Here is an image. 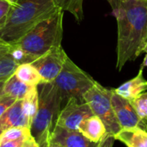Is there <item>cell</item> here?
<instances>
[{
    "instance_id": "1",
    "label": "cell",
    "mask_w": 147,
    "mask_h": 147,
    "mask_svg": "<svg viewBox=\"0 0 147 147\" xmlns=\"http://www.w3.org/2000/svg\"><path fill=\"white\" fill-rule=\"evenodd\" d=\"M117 22L116 68L135 60L147 45V0H126L112 11Z\"/></svg>"
},
{
    "instance_id": "2",
    "label": "cell",
    "mask_w": 147,
    "mask_h": 147,
    "mask_svg": "<svg viewBox=\"0 0 147 147\" xmlns=\"http://www.w3.org/2000/svg\"><path fill=\"white\" fill-rule=\"evenodd\" d=\"M59 9L54 0H16L6 24L0 29V38L14 43Z\"/></svg>"
},
{
    "instance_id": "3",
    "label": "cell",
    "mask_w": 147,
    "mask_h": 147,
    "mask_svg": "<svg viewBox=\"0 0 147 147\" xmlns=\"http://www.w3.org/2000/svg\"><path fill=\"white\" fill-rule=\"evenodd\" d=\"M64 11L59 9L51 16L39 22L17 41L12 43L20 47L34 61L60 47L63 38ZM32 62V63H33Z\"/></svg>"
},
{
    "instance_id": "4",
    "label": "cell",
    "mask_w": 147,
    "mask_h": 147,
    "mask_svg": "<svg viewBox=\"0 0 147 147\" xmlns=\"http://www.w3.org/2000/svg\"><path fill=\"white\" fill-rule=\"evenodd\" d=\"M39 106L30 127V134L39 147H49L51 134L63 106L60 93L52 83L38 85Z\"/></svg>"
},
{
    "instance_id": "5",
    "label": "cell",
    "mask_w": 147,
    "mask_h": 147,
    "mask_svg": "<svg viewBox=\"0 0 147 147\" xmlns=\"http://www.w3.org/2000/svg\"><path fill=\"white\" fill-rule=\"evenodd\" d=\"M96 82L90 74L78 67L67 57L61 71L53 83L60 93L63 104H65L71 98H76L84 102V94Z\"/></svg>"
},
{
    "instance_id": "6",
    "label": "cell",
    "mask_w": 147,
    "mask_h": 147,
    "mask_svg": "<svg viewBox=\"0 0 147 147\" xmlns=\"http://www.w3.org/2000/svg\"><path fill=\"white\" fill-rule=\"evenodd\" d=\"M113 89H108L98 82L84 94V101L88 103L93 114L98 116L104 123L108 135L114 136L121 129L115 117L112 105Z\"/></svg>"
},
{
    "instance_id": "7",
    "label": "cell",
    "mask_w": 147,
    "mask_h": 147,
    "mask_svg": "<svg viewBox=\"0 0 147 147\" xmlns=\"http://www.w3.org/2000/svg\"><path fill=\"white\" fill-rule=\"evenodd\" d=\"M92 115L94 114L88 103L79 102L76 98H71L61 109L55 126L78 131L81 122Z\"/></svg>"
},
{
    "instance_id": "8",
    "label": "cell",
    "mask_w": 147,
    "mask_h": 147,
    "mask_svg": "<svg viewBox=\"0 0 147 147\" xmlns=\"http://www.w3.org/2000/svg\"><path fill=\"white\" fill-rule=\"evenodd\" d=\"M67 57L60 46L47 52L31 64L39 71L43 83H52L61 71Z\"/></svg>"
},
{
    "instance_id": "9",
    "label": "cell",
    "mask_w": 147,
    "mask_h": 147,
    "mask_svg": "<svg viewBox=\"0 0 147 147\" xmlns=\"http://www.w3.org/2000/svg\"><path fill=\"white\" fill-rule=\"evenodd\" d=\"M111 101L115 117L121 129L135 127L147 129V126L143 124L130 100L119 96L113 89Z\"/></svg>"
},
{
    "instance_id": "10",
    "label": "cell",
    "mask_w": 147,
    "mask_h": 147,
    "mask_svg": "<svg viewBox=\"0 0 147 147\" xmlns=\"http://www.w3.org/2000/svg\"><path fill=\"white\" fill-rule=\"evenodd\" d=\"M50 142L62 147H98L99 143H94L84 136L79 131L69 130L55 126L51 134Z\"/></svg>"
},
{
    "instance_id": "11",
    "label": "cell",
    "mask_w": 147,
    "mask_h": 147,
    "mask_svg": "<svg viewBox=\"0 0 147 147\" xmlns=\"http://www.w3.org/2000/svg\"><path fill=\"white\" fill-rule=\"evenodd\" d=\"M11 127H28V121L22 112V100H17L0 116V135Z\"/></svg>"
},
{
    "instance_id": "12",
    "label": "cell",
    "mask_w": 147,
    "mask_h": 147,
    "mask_svg": "<svg viewBox=\"0 0 147 147\" xmlns=\"http://www.w3.org/2000/svg\"><path fill=\"white\" fill-rule=\"evenodd\" d=\"M142 68H140L138 74L132 79L125 82L114 91L119 96L133 101L138 97L140 94L147 91V80L144 78Z\"/></svg>"
},
{
    "instance_id": "13",
    "label": "cell",
    "mask_w": 147,
    "mask_h": 147,
    "mask_svg": "<svg viewBox=\"0 0 147 147\" xmlns=\"http://www.w3.org/2000/svg\"><path fill=\"white\" fill-rule=\"evenodd\" d=\"M78 131L94 143H100L108 135L104 123L95 115L83 121L79 125Z\"/></svg>"
},
{
    "instance_id": "14",
    "label": "cell",
    "mask_w": 147,
    "mask_h": 147,
    "mask_svg": "<svg viewBox=\"0 0 147 147\" xmlns=\"http://www.w3.org/2000/svg\"><path fill=\"white\" fill-rule=\"evenodd\" d=\"M114 138L127 147H147V129L146 128L121 129L114 135Z\"/></svg>"
},
{
    "instance_id": "15",
    "label": "cell",
    "mask_w": 147,
    "mask_h": 147,
    "mask_svg": "<svg viewBox=\"0 0 147 147\" xmlns=\"http://www.w3.org/2000/svg\"><path fill=\"white\" fill-rule=\"evenodd\" d=\"M9 43L2 40H0V82H5L13 75L19 65L11 58L9 53Z\"/></svg>"
},
{
    "instance_id": "16",
    "label": "cell",
    "mask_w": 147,
    "mask_h": 147,
    "mask_svg": "<svg viewBox=\"0 0 147 147\" xmlns=\"http://www.w3.org/2000/svg\"><path fill=\"white\" fill-rule=\"evenodd\" d=\"M32 87L21 81L13 74L4 82L2 95L10 96L16 100H22Z\"/></svg>"
},
{
    "instance_id": "17",
    "label": "cell",
    "mask_w": 147,
    "mask_h": 147,
    "mask_svg": "<svg viewBox=\"0 0 147 147\" xmlns=\"http://www.w3.org/2000/svg\"><path fill=\"white\" fill-rule=\"evenodd\" d=\"M22 112L28 121L29 127L35 117L39 106V92L38 86H33L25 97L22 100Z\"/></svg>"
},
{
    "instance_id": "18",
    "label": "cell",
    "mask_w": 147,
    "mask_h": 147,
    "mask_svg": "<svg viewBox=\"0 0 147 147\" xmlns=\"http://www.w3.org/2000/svg\"><path fill=\"white\" fill-rule=\"evenodd\" d=\"M21 81L30 85V86H38L42 84V78L35 68L30 63L21 64L17 66L14 73Z\"/></svg>"
},
{
    "instance_id": "19",
    "label": "cell",
    "mask_w": 147,
    "mask_h": 147,
    "mask_svg": "<svg viewBox=\"0 0 147 147\" xmlns=\"http://www.w3.org/2000/svg\"><path fill=\"white\" fill-rule=\"evenodd\" d=\"M56 5L63 11L70 12L78 22L84 18V0H54Z\"/></svg>"
},
{
    "instance_id": "20",
    "label": "cell",
    "mask_w": 147,
    "mask_h": 147,
    "mask_svg": "<svg viewBox=\"0 0 147 147\" xmlns=\"http://www.w3.org/2000/svg\"><path fill=\"white\" fill-rule=\"evenodd\" d=\"M30 135V129L28 127H11L5 130L0 135V143L25 139Z\"/></svg>"
},
{
    "instance_id": "21",
    "label": "cell",
    "mask_w": 147,
    "mask_h": 147,
    "mask_svg": "<svg viewBox=\"0 0 147 147\" xmlns=\"http://www.w3.org/2000/svg\"><path fill=\"white\" fill-rule=\"evenodd\" d=\"M143 124L147 126V91L131 101Z\"/></svg>"
},
{
    "instance_id": "22",
    "label": "cell",
    "mask_w": 147,
    "mask_h": 147,
    "mask_svg": "<svg viewBox=\"0 0 147 147\" xmlns=\"http://www.w3.org/2000/svg\"><path fill=\"white\" fill-rule=\"evenodd\" d=\"M9 53L11 56V58L15 60L16 63L18 65L25 64V63H32L33 60L31 58L17 45L9 43Z\"/></svg>"
},
{
    "instance_id": "23",
    "label": "cell",
    "mask_w": 147,
    "mask_h": 147,
    "mask_svg": "<svg viewBox=\"0 0 147 147\" xmlns=\"http://www.w3.org/2000/svg\"><path fill=\"white\" fill-rule=\"evenodd\" d=\"M16 0H0V29L4 27Z\"/></svg>"
},
{
    "instance_id": "24",
    "label": "cell",
    "mask_w": 147,
    "mask_h": 147,
    "mask_svg": "<svg viewBox=\"0 0 147 147\" xmlns=\"http://www.w3.org/2000/svg\"><path fill=\"white\" fill-rule=\"evenodd\" d=\"M17 101L10 96L2 95L0 96V116L12 105L15 103V102Z\"/></svg>"
},
{
    "instance_id": "25",
    "label": "cell",
    "mask_w": 147,
    "mask_h": 147,
    "mask_svg": "<svg viewBox=\"0 0 147 147\" xmlns=\"http://www.w3.org/2000/svg\"><path fill=\"white\" fill-rule=\"evenodd\" d=\"M26 139L27 138L16 140H10V141L3 142V143H0V147H21Z\"/></svg>"
},
{
    "instance_id": "26",
    "label": "cell",
    "mask_w": 147,
    "mask_h": 147,
    "mask_svg": "<svg viewBox=\"0 0 147 147\" xmlns=\"http://www.w3.org/2000/svg\"><path fill=\"white\" fill-rule=\"evenodd\" d=\"M115 138L112 135H107L100 143L98 147H113L115 143Z\"/></svg>"
},
{
    "instance_id": "27",
    "label": "cell",
    "mask_w": 147,
    "mask_h": 147,
    "mask_svg": "<svg viewBox=\"0 0 147 147\" xmlns=\"http://www.w3.org/2000/svg\"><path fill=\"white\" fill-rule=\"evenodd\" d=\"M21 147H39V145L37 144V142L35 141V140L33 138V136L30 135L29 137H28L24 140L22 146Z\"/></svg>"
},
{
    "instance_id": "28",
    "label": "cell",
    "mask_w": 147,
    "mask_h": 147,
    "mask_svg": "<svg viewBox=\"0 0 147 147\" xmlns=\"http://www.w3.org/2000/svg\"><path fill=\"white\" fill-rule=\"evenodd\" d=\"M106 1L109 3V5L111 6L113 10L116 9L121 5V3L122 2V0H106Z\"/></svg>"
},
{
    "instance_id": "29",
    "label": "cell",
    "mask_w": 147,
    "mask_h": 147,
    "mask_svg": "<svg viewBox=\"0 0 147 147\" xmlns=\"http://www.w3.org/2000/svg\"><path fill=\"white\" fill-rule=\"evenodd\" d=\"M144 67H147V53H146V56H145V58L143 59V62H142V64H141L140 68L144 69Z\"/></svg>"
},
{
    "instance_id": "30",
    "label": "cell",
    "mask_w": 147,
    "mask_h": 147,
    "mask_svg": "<svg viewBox=\"0 0 147 147\" xmlns=\"http://www.w3.org/2000/svg\"><path fill=\"white\" fill-rule=\"evenodd\" d=\"M3 84H4V82H0V96H2V92H3Z\"/></svg>"
},
{
    "instance_id": "31",
    "label": "cell",
    "mask_w": 147,
    "mask_h": 147,
    "mask_svg": "<svg viewBox=\"0 0 147 147\" xmlns=\"http://www.w3.org/2000/svg\"><path fill=\"white\" fill-rule=\"evenodd\" d=\"M49 147H62V146H59V145H58V144H55V143L50 142Z\"/></svg>"
},
{
    "instance_id": "32",
    "label": "cell",
    "mask_w": 147,
    "mask_h": 147,
    "mask_svg": "<svg viewBox=\"0 0 147 147\" xmlns=\"http://www.w3.org/2000/svg\"><path fill=\"white\" fill-rule=\"evenodd\" d=\"M145 53H147V45L146 47V48H145Z\"/></svg>"
},
{
    "instance_id": "33",
    "label": "cell",
    "mask_w": 147,
    "mask_h": 147,
    "mask_svg": "<svg viewBox=\"0 0 147 147\" xmlns=\"http://www.w3.org/2000/svg\"><path fill=\"white\" fill-rule=\"evenodd\" d=\"M123 1H126V0H122V2H123Z\"/></svg>"
},
{
    "instance_id": "34",
    "label": "cell",
    "mask_w": 147,
    "mask_h": 147,
    "mask_svg": "<svg viewBox=\"0 0 147 147\" xmlns=\"http://www.w3.org/2000/svg\"><path fill=\"white\" fill-rule=\"evenodd\" d=\"M0 40H1V38H0Z\"/></svg>"
}]
</instances>
